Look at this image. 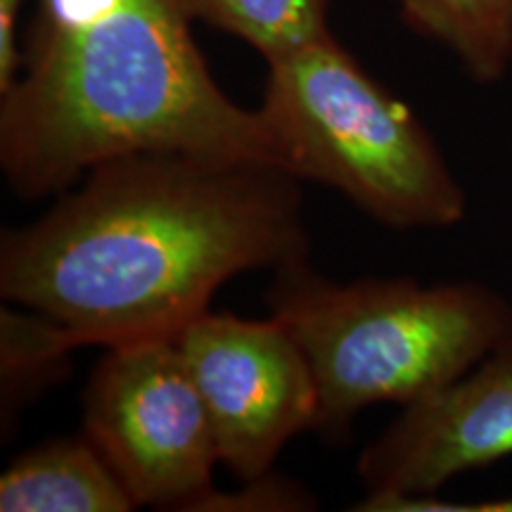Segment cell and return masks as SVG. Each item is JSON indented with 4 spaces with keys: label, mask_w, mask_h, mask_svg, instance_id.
<instances>
[{
    "label": "cell",
    "mask_w": 512,
    "mask_h": 512,
    "mask_svg": "<svg viewBox=\"0 0 512 512\" xmlns=\"http://www.w3.org/2000/svg\"><path fill=\"white\" fill-rule=\"evenodd\" d=\"M309 252L302 181L280 164L136 152L5 230L0 294L57 320L76 347L176 339L230 278Z\"/></svg>",
    "instance_id": "1"
},
{
    "label": "cell",
    "mask_w": 512,
    "mask_h": 512,
    "mask_svg": "<svg viewBox=\"0 0 512 512\" xmlns=\"http://www.w3.org/2000/svg\"><path fill=\"white\" fill-rule=\"evenodd\" d=\"M136 152L280 164L259 110L230 100L176 0H36L0 93V166L22 200L60 195Z\"/></svg>",
    "instance_id": "2"
},
{
    "label": "cell",
    "mask_w": 512,
    "mask_h": 512,
    "mask_svg": "<svg viewBox=\"0 0 512 512\" xmlns=\"http://www.w3.org/2000/svg\"><path fill=\"white\" fill-rule=\"evenodd\" d=\"M266 304L309 358L320 401L316 432L330 441L366 408L411 406L512 342L510 299L475 280L339 285L306 259L275 271Z\"/></svg>",
    "instance_id": "3"
},
{
    "label": "cell",
    "mask_w": 512,
    "mask_h": 512,
    "mask_svg": "<svg viewBox=\"0 0 512 512\" xmlns=\"http://www.w3.org/2000/svg\"><path fill=\"white\" fill-rule=\"evenodd\" d=\"M268 64L259 114L283 169L389 228H451L467 195L422 119L335 36Z\"/></svg>",
    "instance_id": "4"
},
{
    "label": "cell",
    "mask_w": 512,
    "mask_h": 512,
    "mask_svg": "<svg viewBox=\"0 0 512 512\" xmlns=\"http://www.w3.org/2000/svg\"><path fill=\"white\" fill-rule=\"evenodd\" d=\"M83 434L140 505L207 510L216 437L176 339L105 347L83 392Z\"/></svg>",
    "instance_id": "5"
},
{
    "label": "cell",
    "mask_w": 512,
    "mask_h": 512,
    "mask_svg": "<svg viewBox=\"0 0 512 512\" xmlns=\"http://www.w3.org/2000/svg\"><path fill=\"white\" fill-rule=\"evenodd\" d=\"M176 344L233 477L268 475L287 441L316 432L320 401L309 358L280 320L207 309L178 332Z\"/></svg>",
    "instance_id": "6"
},
{
    "label": "cell",
    "mask_w": 512,
    "mask_h": 512,
    "mask_svg": "<svg viewBox=\"0 0 512 512\" xmlns=\"http://www.w3.org/2000/svg\"><path fill=\"white\" fill-rule=\"evenodd\" d=\"M512 456V342L437 394L411 403L358 458L366 498L354 510L389 512L437 496L465 472Z\"/></svg>",
    "instance_id": "7"
},
{
    "label": "cell",
    "mask_w": 512,
    "mask_h": 512,
    "mask_svg": "<svg viewBox=\"0 0 512 512\" xmlns=\"http://www.w3.org/2000/svg\"><path fill=\"white\" fill-rule=\"evenodd\" d=\"M138 503L86 434L43 441L0 475V512H131Z\"/></svg>",
    "instance_id": "8"
},
{
    "label": "cell",
    "mask_w": 512,
    "mask_h": 512,
    "mask_svg": "<svg viewBox=\"0 0 512 512\" xmlns=\"http://www.w3.org/2000/svg\"><path fill=\"white\" fill-rule=\"evenodd\" d=\"M413 34L446 48L472 81H501L512 64V0H399Z\"/></svg>",
    "instance_id": "9"
},
{
    "label": "cell",
    "mask_w": 512,
    "mask_h": 512,
    "mask_svg": "<svg viewBox=\"0 0 512 512\" xmlns=\"http://www.w3.org/2000/svg\"><path fill=\"white\" fill-rule=\"evenodd\" d=\"M188 19L226 31L266 62L332 36L330 0H176Z\"/></svg>",
    "instance_id": "10"
},
{
    "label": "cell",
    "mask_w": 512,
    "mask_h": 512,
    "mask_svg": "<svg viewBox=\"0 0 512 512\" xmlns=\"http://www.w3.org/2000/svg\"><path fill=\"white\" fill-rule=\"evenodd\" d=\"M79 349L53 318L24 309H3L0 316V377H3V430L17 413L69 373L67 358Z\"/></svg>",
    "instance_id": "11"
},
{
    "label": "cell",
    "mask_w": 512,
    "mask_h": 512,
    "mask_svg": "<svg viewBox=\"0 0 512 512\" xmlns=\"http://www.w3.org/2000/svg\"><path fill=\"white\" fill-rule=\"evenodd\" d=\"M27 0H0V93L15 83L22 67V48H19V15Z\"/></svg>",
    "instance_id": "12"
},
{
    "label": "cell",
    "mask_w": 512,
    "mask_h": 512,
    "mask_svg": "<svg viewBox=\"0 0 512 512\" xmlns=\"http://www.w3.org/2000/svg\"><path fill=\"white\" fill-rule=\"evenodd\" d=\"M444 510H482V512H512V498L501 501H482L479 505H446Z\"/></svg>",
    "instance_id": "13"
}]
</instances>
